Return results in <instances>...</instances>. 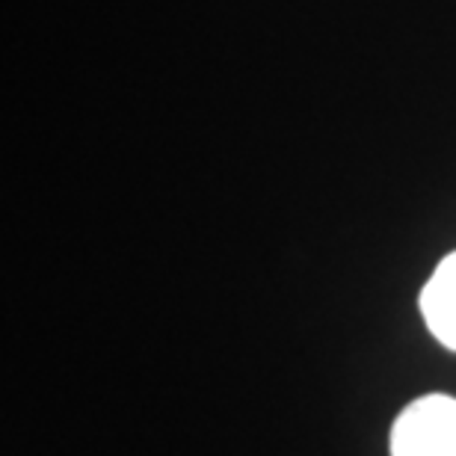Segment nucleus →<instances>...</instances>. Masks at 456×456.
I'll return each mask as SVG.
<instances>
[{
    "label": "nucleus",
    "mask_w": 456,
    "mask_h": 456,
    "mask_svg": "<svg viewBox=\"0 0 456 456\" xmlns=\"http://www.w3.org/2000/svg\"><path fill=\"white\" fill-rule=\"evenodd\" d=\"M391 456H456V400L448 395L412 400L391 427Z\"/></svg>",
    "instance_id": "nucleus-1"
},
{
    "label": "nucleus",
    "mask_w": 456,
    "mask_h": 456,
    "mask_svg": "<svg viewBox=\"0 0 456 456\" xmlns=\"http://www.w3.org/2000/svg\"><path fill=\"white\" fill-rule=\"evenodd\" d=\"M421 314L433 338L456 353V252L442 258L427 279L421 290Z\"/></svg>",
    "instance_id": "nucleus-2"
}]
</instances>
